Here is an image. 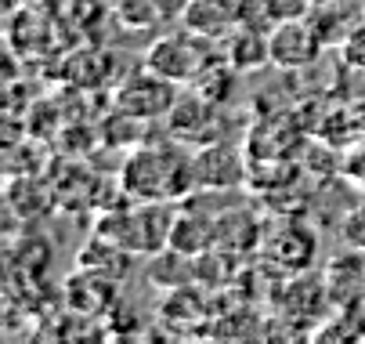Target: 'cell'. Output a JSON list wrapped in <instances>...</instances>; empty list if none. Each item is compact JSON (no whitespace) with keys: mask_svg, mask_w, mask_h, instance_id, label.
Returning a JSON list of instances; mask_svg holds the SVG:
<instances>
[{"mask_svg":"<svg viewBox=\"0 0 365 344\" xmlns=\"http://www.w3.org/2000/svg\"><path fill=\"white\" fill-rule=\"evenodd\" d=\"M322 33L315 29L311 19H289V22H275V29L268 33V55L279 69H307L322 59Z\"/></svg>","mask_w":365,"mask_h":344,"instance_id":"277c9868","label":"cell"},{"mask_svg":"<svg viewBox=\"0 0 365 344\" xmlns=\"http://www.w3.org/2000/svg\"><path fill=\"white\" fill-rule=\"evenodd\" d=\"M358 4H361V15H365V0H358Z\"/></svg>","mask_w":365,"mask_h":344,"instance_id":"7c38bea8","label":"cell"},{"mask_svg":"<svg viewBox=\"0 0 365 344\" xmlns=\"http://www.w3.org/2000/svg\"><path fill=\"white\" fill-rule=\"evenodd\" d=\"M242 181V156L225 141H206L195 153V185L232 188Z\"/></svg>","mask_w":365,"mask_h":344,"instance_id":"5b68a950","label":"cell"},{"mask_svg":"<svg viewBox=\"0 0 365 344\" xmlns=\"http://www.w3.org/2000/svg\"><path fill=\"white\" fill-rule=\"evenodd\" d=\"M206 40L210 36H199L192 29L188 33H167L145 51V66L152 73L174 80V84H195L206 73V66H210Z\"/></svg>","mask_w":365,"mask_h":344,"instance_id":"7a4b0ae2","label":"cell"},{"mask_svg":"<svg viewBox=\"0 0 365 344\" xmlns=\"http://www.w3.org/2000/svg\"><path fill=\"white\" fill-rule=\"evenodd\" d=\"M195 185V156L181 145H145L123 163V188L138 203L178 200Z\"/></svg>","mask_w":365,"mask_h":344,"instance_id":"6da1fadb","label":"cell"},{"mask_svg":"<svg viewBox=\"0 0 365 344\" xmlns=\"http://www.w3.org/2000/svg\"><path fill=\"white\" fill-rule=\"evenodd\" d=\"M228 62H235V69H253L260 62H272L268 55V36H260L257 29H242L228 40Z\"/></svg>","mask_w":365,"mask_h":344,"instance_id":"ba28073f","label":"cell"},{"mask_svg":"<svg viewBox=\"0 0 365 344\" xmlns=\"http://www.w3.org/2000/svg\"><path fill=\"white\" fill-rule=\"evenodd\" d=\"M311 4H326V0H311Z\"/></svg>","mask_w":365,"mask_h":344,"instance_id":"4fadbf2b","label":"cell"},{"mask_svg":"<svg viewBox=\"0 0 365 344\" xmlns=\"http://www.w3.org/2000/svg\"><path fill=\"white\" fill-rule=\"evenodd\" d=\"M311 0H264V19L275 22H289V19H307L311 15Z\"/></svg>","mask_w":365,"mask_h":344,"instance_id":"30bf717a","label":"cell"},{"mask_svg":"<svg viewBox=\"0 0 365 344\" xmlns=\"http://www.w3.org/2000/svg\"><path fill=\"white\" fill-rule=\"evenodd\" d=\"M192 0H120V19L130 29H148L155 22H167L185 15V8Z\"/></svg>","mask_w":365,"mask_h":344,"instance_id":"52a82bcc","label":"cell"},{"mask_svg":"<svg viewBox=\"0 0 365 344\" xmlns=\"http://www.w3.org/2000/svg\"><path fill=\"white\" fill-rule=\"evenodd\" d=\"M344 232H347V239L354 243V247H361V251H365V203H361V207L347 218Z\"/></svg>","mask_w":365,"mask_h":344,"instance_id":"8fae6325","label":"cell"},{"mask_svg":"<svg viewBox=\"0 0 365 344\" xmlns=\"http://www.w3.org/2000/svg\"><path fill=\"white\" fill-rule=\"evenodd\" d=\"M181 19L188 22L192 33L210 36V40H217V36H225L228 29L242 26L239 0H192Z\"/></svg>","mask_w":365,"mask_h":344,"instance_id":"8992f818","label":"cell"},{"mask_svg":"<svg viewBox=\"0 0 365 344\" xmlns=\"http://www.w3.org/2000/svg\"><path fill=\"white\" fill-rule=\"evenodd\" d=\"M178 102V84L152 73L148 66L141 73H134L130 80H123V87L116 91V106L120 116H138V120H152V116H170Z\"/></svg>","mask_w":365,"mask_h":344,"instance_id":"3957f363","label":"cell"},{"mask_svg":"<svg viewBox=\"0 0 365 344\" xmlns=\"http://www.w3.org/2000/svg\"><path fill=\"white\" fill-rule=\"evenodd\" d=\"M336 51H340V62L365 73V15L344 33V40L336 44Z\"/></svg>","mask_w":365,"mask_h":344,"instance_id":"9c48e42d","label":"cell"}]
</instances>
